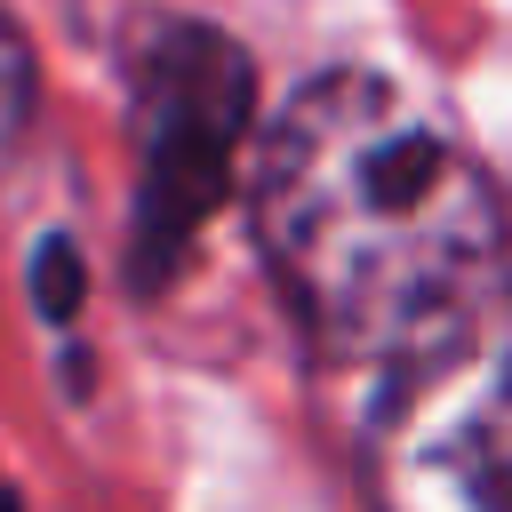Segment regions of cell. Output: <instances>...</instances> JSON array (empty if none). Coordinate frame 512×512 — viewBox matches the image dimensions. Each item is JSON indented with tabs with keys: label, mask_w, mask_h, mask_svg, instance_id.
I'll return each mask as SVG.
<instances>
[{
	"label": "cell",
	"mask_w": 512,
	"mask_h": 512,
	"mask_svg": "<svg viewBox=\"0 0 512 512\" xmlns=\"http://www.w3.org/2000/svg\"><path fill=\"white\" fill-rule=\"evenodd\" d=\"M256 248L320 352L400 360L504 288L512 224L432 104L344 64L256 136Z\"/></svg>",
	"instance_id": "6da1fadb"
},
{
	"label": "cell",
	"mask_w": 512,
	"mask_h": 512,
	"mask_svg": "<svg viewBox=\"0 0 512 512\" xmlns=\"http://www.w3.org/2000/svg\"><path fill=\"white\" fill-rule=\"evenodd\" d=\"M360 472L376 512H512V288L392 360Z\"/></svg>",
	"instance_id": "7a4b0ae2"
},
{
	"label": "cell",
	"mask_w": 512,
	"mask_h": 512,
	"mask_svg": "<svg viewBox=\"0 0 512 512\" xmlns=\"http://www.w3.org/2000/svg\"><path fill=\"white\" fill-rule=\"evenodd\" d=\"M128 144H136V200H128V280L160 296L192 256L200 224L232 192L240 136L256 120V64L216 24H152L128 64Z\"/></svg>",
	"instance_id": "3957f363"
},
{
	"label": "cell",
	"mask_w": 512,
	"mask_h": 512,
	"mask_svg": "<svg viewBox=\"0 0 512 512\" xmlns=\"http://www.w3.org/2000/svg\"><path fill=\"white\" fill-rule=\"evenodd\" d=\"M80 296H88V264H80V248L64 240V232H48L40 248H32V304H40V320H72L80 312Z\"/></svg>",
	"instance_id": "277c9868"
},
{
	"label": "cell",
	"mask_w": 512,
	"mask_h": 512,
	"mask_svg": "<svg viewBox=\"0 0 512 512\" xmlns=\"http://www.w3.org/2000/svg\"><path fill=\"white\" fill-rule=\"evenodd\" d=\"M24 120H32V48H24V32L0 16V152L24 136Z\"/></svg>",
	"instance_id": "5b68a950"
},
{
	"label": "cell",
	"mask_w": 512,
	"mask_h": 512,
	"mask_svg": "<svg viewBox=\"0 0 512 512\" xmlns=\"http://www.w3.org/2000/svg\"><path fill=\"white\" fill-rule=\"evenodd\" d=\"M0 512H24V496H16V480L0 472Z\"/></svg>",
	"instance_id": "8992f818"
}]
</instances>
